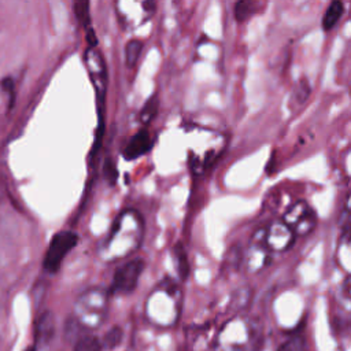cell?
Returning a JSON list of instances; mask_svg holds the SVG:
<instances>
[{"mask_svg":"<svg viewBox=\"0 0 351 351\" xmlns=\"http://www.w3.org/2000/svg\"><path fill=\"white\" fill-rule=\"evenodd\" d=\"M108 291L101 288H90L86 289L74 304V315L73 318L82 328H95L100 325L103 318L106 317L107 304H108Z\"/></svg>","mask_w":351,"mask_h":351,"instance_id":"cell-1","label":"cell"},{"mask_svg":"<svg viewBox=\"0 0 351 351\" xmlns=\"http://www.w3.org/2000/svg\"><path fill=\"white\" fill-rule=\"evenodd\" d=\"M78 234L71 230H60L52 239L47 248L43 267L47 273L55 274L60 266L66 255L77 245Z\"/></svg>","mask_w":351,"mask_h":351,"instance_id":"cell-2","label":"cell"},{"mask_svg":"<svg viewBox=\"0 0 351 351\" xmlns=\"http://www.w3.org/2000/svg\"><path fill=\"white\" fill-rule=\"evenodd\" d=\"M144 261L141 258H133L121 266L114 273L108 293L111 295H128L132 293L138 282V278L144 270Z\"/></svg>","mask_w":351,"mask_h":351,"instance_id":"cell-3","label":"cell"},{"mask_svg":"<svg viewBox=\"0 0 351 351\" xmlns=\"http://www.w3.org/2000/svg\"><path fill=\"white\" fill-rule=\"evenodd\" d=\"M282 222L293 234L306 236L314 229L317 219L314 211L304 202H298L284 214Z\"/></svg>","mask_w":351,"mask_h":351,"instance_id":"cell-4","label":"cell"},{"mask_svg":"<svg viewBox=\"0 0 351 351\" xmlns=\"http://www.w3.org/2000/svg\"><path fill=\"white\" fill-rule=\"evenodd\" d=\"M295 234L284 222H274L265 233L266 244L274 251L288 250L293 243Z\"/></svg>","mask_w":351,"mask_h":351,"instance_id":"cell-5","label":"cell"},{"mask_svg":"<svg viewBox=\"0 0 351 351\" xmlns=\"http://www.w3.org/2000/svg\"><path fill=\"white\" fill-rule=\"evenodd\" d=\"M152 145L154 140L151 133L147 129H141L132 136V138L123 148V158L126 160H134L141 155L147 154L152 148Z\"/></svg>","mask_w":351,"mask_h":351,"instance_id":"cell-6","label":"cell"},{"mask_svg":"<svg viewBox=\"0 0 351 351\" xmlns=\"http://www.w3.org/2000/svg\"><path fill=\"white\" fill-rule=\"evenodd\" d=\"M55 335V317L49 310L43 311L36 319L34 340L36 346L48 344Z\"/></svg>","mask_w":351,"mask_h":351,"instance_id":"cell-7","label":"cell"},{"mask_svg":"<svg viewBox=\"0 0 351 351\" xmlns=\"http://www.w3.org/2000/svg\"><path fill=\"white\" fill-rule=\"evenodd\" d=\"M343 11H344V4L341 1H339V0L332 1L328 5V8L324 14V18H322L324 30H330L337 23L340 16L343 15Z\"/></svg>","mask_w":351,"mask_h":351,"instance_id":"cell-8","label":"cell"},{"mask_svg":"<svg viewBox=\"0 0 351 351\" xmlns=\"http://www.w3.org/2000/svg\"><path fill=\"white\" fill-rule=\"evenodd\" d=\"M173 255L176 258V263H177V271L178 276L182 281H185L189 276V263H188V256H186V251L184 248V245L181 243H177L173 248Z\"/></svg>","mask_w":351,"mask_h":351,"instance_id":"cell-9","label":"cell"},{"mask_svg":"<svg viewBox=\"0 0 351 351\" xmlns=\"http://www.w3.org/2000/svg\"><path fill=\"white\" fill-rule=\"evenodd\" d=\"M144 48V44L143 41L137 40V38H133V40H129L125 45V62H126V66L128 67H134L138 58H140V53Z\"/></svg>","mask_w":351,"mask_h":351,"instance_id":"cell-10","label":"cell"},{"mask_svg":"<svg viewBox=\"0 0 351 351\" xmlns=\"http://www.w3.org/2000/svg\"><path fill=\"white\" fill-rule=\"evenodd\" d=\"M159 108V100L155 95H152L143 106L141 111H140V122L144 125H148L156 115Z\"/></svg>","mask_w":351,"mask_h":351,"instance_id":"cell-11","label":"cell"},{"mask_svg":"<svg viewBox=\"0 0 351 351\" xmlns=\"http://www.w3.org/2000/svg\"><path fill=\"white\" fill-rule=\"evenodd\" d=\"M256 11V3L248 0H240L234 4V18L237 22L247 21Z\"/></svg>","mask_w":351,"mask_h":351,"instance_id":"cell-12","label":"cell"},{"mask_svg":"<svg viewBox=\"0 0 351 351\" xmlns=\"http://www.w3.org/2000/svg\"><path fill=\"white\" fill-rule=\"evenodd\" d=\"M122 336H123V332L119 326H112L110 330L106 332V335L103 336L101 341H100V346L101 348H106V350H114L122 340Z\"/></svg>","mask_w":351,"mask_h":351,"instance_id":"cell-13","label":"cell"},{"mask_svg":"<svg viewBox=\"0 0 351 351\" xmlns=\"http://www.w3.org/2000/svg\"><path fill=\"white\" fill-rule=\"evenodd\" d=\"M73 351H101V346L95 336L81 335L77 339Z\"/></svg>","mask_w":351,"mask_h":351,"instance_id":"cell-14","label":"cell"},{"mask_svg":"<svg viewBox=\"0 0 351 351\" xmlns=\"http://www.w3.org/2000/svg\"><path fill=\"white\" fill-rule=\"evenodd\" d=\"M74 14L78 22L85 27H90V15H89V1H77L74 3Z\"/></svg>","mask_w":351,"mask_h":351,"instance_id":"cell-15","label":"cell"},{"mask_svg":"<svg viewBox=\"0 0 351 351\" xmlns=\"http://www.w3.org/2000/svg\"><path fill=\"white\" fill-rule=\"evenodd\" d=\"M277 351H307L306 340L303 336H292L280 346Z\"/></svg>","mask_w":351,"mask_h":351,"instance_id":"cell-16","label":"cell"},{"mask_svg":"<svg viewBox=\"0 0 351 351\" xmlns=\"http://www.w3.org/2000/svg\"><path fill=\"white\" fill-rule=\"evenodd\" d=\"M295 93H296V100L299 103H304L306 99L310 95V86H308V82L306 80H300L298 82V85L295 86Z\"/></svg>","mask_w":351,"mask_h":351,"instance_id":"cell-17","label":"cell"},{"mask_svg":"<svg viewBox=\"0 0 351 351\" xmlns=\"http://www.w3.org/2000/svg\"><path fill=\"white\" fill-rule=\"evenodd\" d=\"M104 176L112 184L117 178V169H115V165L107 158L106 159V163H104Z\"/></svg>","mask_w":351,"mask_h":351,"instance_id":"cell-18","label":"cell"},{"mask_svg":"<svg viewBox=\"0 0 351 351\" xmlns=\"http://www.w3.org/2000/svg\"><path fill=\"white\" fill-rule=\"evenodd\" d=\"M1 85H3V89L4 90H7L8 93H10V108L12 107V104H14V97H15V90H14V81L11 80V78H4L3 80V82H1Z\"/></svg>","mask_w":351,"mask_h":351,"instance_id":"cell-19","label":"cell"},{"mask_svg":"<svg viewBox=\"0 0 351 351\" xmlns=\"http://www.w3.org/2000/svg\"><path fill=\"white\" fill-rule=\"evenodd\" d=\"M25 351H36V347H34V346H32V347H27Z\"/></svg>","mask_w":351,"mask_h":351,"instance_id":"cell-20","label":"cell"}]
</instances>
